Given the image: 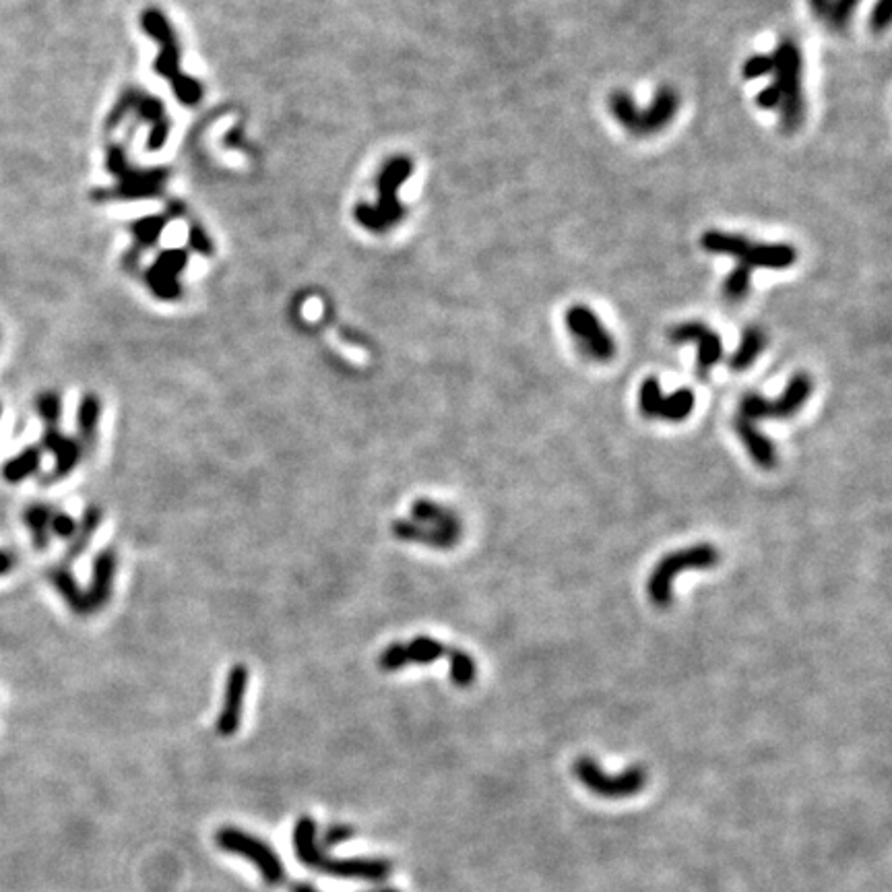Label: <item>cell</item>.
Returning <instances> with one entry per match:
<instances>
[{
    "label": "cell",
    "mask_w": 892,
    "mask_h": 892,
    "mask_svg": "<svg viewBox=\"0 0 892 892\" xmlns=\"http://www.w3.org/2000/svg\"><path fill=\"white\" fill-rule=\"evenodd\" d=\"M680 108H682L680 91L672 85L657 87L651 104L645 110L636 106L632 95L624 89H616L608 95V110L612 118L630 137L636 139H649L661 135L667 126L678 118Z\"/></svg>",
    "instance_id": "1"
},
{
    "label": "cell",
    "mask_w": 892,
    "mask_h": 892,
    "mask_svg": "<svg viewBox=\"0 0 892 892\" xmlns=\"http://www.w3.org/2000/svg\"><path fill=\"white\" fill-rule=\"evenodd\" d=\"M773 87L779 95L781 129L791 135L800 129L806 118L804 95V54L793 38H781L773 54Z\"/></svg>",
    "instance_id": "2"
},
{
    "label": "cell",
    "mask_w": 892,
    "mask_h": 892,
    "mask_svg": "<svg viewBox=\"0 0 892 892\" xmlns=\"http://www.w3.org/2000/svg\"><path fill=\"white\" fill-rule=\"evenodd\" d=\"M700 246L717 257L736 259V265L769 271H785L798 263V250L787 242H754L742 234L707 230L700 236Z\"/></svg>",
    "instance_id": "3"
},
{
    "label": "cell",
    "mask_w": 892,
    "mask_h": 892,
    "mask_svg": "<svg viewBox=\"0 0 892 892\" xmlns=\"http://www.w3.org/2000/svg\"><path fill=\"white\" fill-rule=\"evenodd\" d=\"M393 533L401 541H413L436 550H451L463 535L461 519L455 511L434 500L418 498L411 504V517L393 523Z\"/></svg>",
    "instance_id": "4"
},
{
    "label": "cell",
    "mask_w": 892,
    "mask_h": 892,
    "mask_svg": "<svg viewBox=\"0 0 892 892\" xmlns=\"http://www.w3.org/2000/svg\"><path fill=\"white\" fill-rule=\"evenodd\" d=\"M719 560H721V554L711 544H696V546H688V548L667 554L665 558H661L657 562V566L651 572L649 583H647L649 599L653 601V605H657V608H667V605L674 599L672 585L678 575H682L684 570L715 568L719 564Z\"/></svg>",
    "instance_id": "5"
},
{
    "label": "cell",
    "mask_w": 892,
    "mask_h": 892,
    "mask_svg": "<svg viewBox=\"0 0 892 892\" xmlns=\"http://www.w3.org/2000/svg\"><path fill=\"white\" fill-rule=\"evenodd\" d=\"M812 393H814V378L806 372H798L789 378L785 391L777 399H767V397L756 395V393L746 395L740 401L738 418L748 420L752 424L758 420L793 418L795 413H798L806 405V401L810 399Z\"/></svg>",
    "instance_id": "6"
},
{
    "label": "cell",
    "mask_w": 892,
    "mask_h": 892,
    "mask_svg": "<svg viewBox=\"0 0 892 892\" xmlns=\"http://www.w3.org/2000/svg\"><path fill=\"white\" fill-rule=\"evenodd\" d=\"M572 773L597 798L626 800L647 787V771L634 764L622 773H605L591 756H581L572 764Z\"/></svg>",
    "instance_id": "7"
},
{
    "label": "cell",
    "mask_w": 892,
    "mask_h": 892,
    "mask_svg": "<svg viewBox=\"0 0 892 892\" xmlns=\"http://www.w3.org/2000/svg\"><path fill=\"white\" fill-rule=\"evenodd\" d=\"M564 323L570 337L575 339L577 347L589 360L608 364L616 358L618 343L614 335L601 323L597 312H593L589 306L572 304L564 314Z\"/></svg>",
    "instance_id": "8"
},
{
    "label": "cell",
    "mask_w": 892,
    "mask_h": 892,
    "mask_svg": "<svg viewBox=\"0 0 892 892\" xmlns=\"http://www.w3.org/2000/svg\"><path fill=\"white\" fill-rule=\"evenodd\" d=\"M215 843L223 851L244 857L261 872L269 886H281L285 882V866L263 839L244 833L236 826H223L215 833Z\"/></svg>",
    "instance_id": "9"
},
{
    "label": "cell",
    "mask_w": 892,
    "mask_h": 892,
    "mask_svg": "<svg viewBox=\"0 0 892 892\" xmlns=\"http://www.w3.org/2000/svg\"><path fill=\"white\" fill-rule=\"evenodd\" d=\"M667 339L674 345H684V343L698 345V372L703 376L711 372L723 358L721 337L715 333V329L700 321H686L672 327L667 333Z\"/></svg>",
    "instance_id": "10"
},
{
    "label": "cell",
    "mask_w": 892,
    "mask_h": 892,
    "mask_svg": "<svg viewBox=\"0 0 892 892\" xmlns=\"http://www.w3.org/2000/svg\"><path fill=\"white\" fill-rule=\"evenodd\" d=\"M248 682H250V669L244 663H236L230 667L226 688H223L221 713L217 717V734L223 738L234 736L242 723Z\"/></svg>",
    "instance_id": "11"
},
{
    "label": "cell",
    "mask_w": 892,
    "mask_h": 892,
    "mask_svg": "<svg viewBox=\"0 0 892 892\" xmlns=\"http://www.w3.org/2000/svg\"><path fill=\"white\" fill-rule=\"evenodd\" d=\"M318 872H325L329 876L341 878V880H362V882H382L387 880L393 872V864L389 859H376V857H329L323 855L321 864L316 868Z\"/></svg>",
    "instance_id": "12"
},
{
    "label": "cell",
    "mask_w": 892,
    "mask_h": 892,
    "mask_svg": "<svg viewBox=\"0 0 892 892\" xmlns=\"http://www.w3.org/2000/svg\"><path fill=\"white\" fill-rule=\"evenodd\" d=\"M42 446L44 451L54 455V469L52 473L46 477L44 484H52L58 480H65L67 475H71L77 465L83 461V451L77 442V438L67 436L65 432H60V426H44V434H42Z\"/></svg>",
    "instance_id": "13"
},
{
    "label": "cell",
    "mask_w": 892,
    "mask_h": 892,
    "mask_svg": "<svg viewBox=\"0 0 892 892\" xmlns=\"http://www.w3.org/2000/svg\"><path fill=\"white\" fill-rule=\"evenodd\" d=\"M118 572V556L112 548L95 554L91 564V581L85 589L91 614L102 612L114 595V581Z\"/></svg>",
    "instance_id": "14"
},
{
    "label": "cell",
    "mask_w": 892,
    "mask_h": 892,
    "mask_svg": "<svg viewBox=\"0 0 892 892\" xmlns=\"http://www.w3.org/2000/svg\"><path fill=\"white\" fill-rule=\"evenodd\" d=\"M48 581L50 585L56 589V593L62 597V601L67 603V608L77 614V616H89V601H87V593L85 589L79 585V581L75 579L71 566L67 564H54L48 570Z\"/></svg>",
    "instance_id": "15"
},
{
    "label": "cell",
    "mask_w": 892,
    "mask_h": 892,
    "mask_svg": "<svg viewBox=\"0 0 892 892\" xmlns=\"http://www.w3.org/2000/svg\"><path fill=\"white\" fill-rule=\"evenodd\" d=\"M734 428H736L740 440L744 442V449L748 451V455H750V459L754 461L756 467H760L764 471L777 467L775 444H773L771 438H767L756 428V424L736 416Z\"/></svg>",
    "instance_id": "16"
},
{
    "label": "cell",
    "mask_w": 892,
    "mask_h": 892,
    "mask_svg": "<svg viewBox=\"0 0 892 892\" xmlns=\"http://www.w3.org/2000/svg\"><path fill=\"white\" fill-rule=\"evenodd\" d=\"M100 422H102V399L93 393L83 395L77 409V442L83 455H91L95 451Z\"/></svg>",
    "instance_id": "17"
},
{
    "label": "cell",
    "mask_w": 892,
    "mask_h": 892,
    "mask_svg": "<svg viewBox=\"0 0 892 892\" xmlns=\"http://www.w3.org/2000/svg\"><path fill=\"white\" fill-rule=\"evenodd\" d=\"M294 851H296L300 862L310 870H316L318 864H321L325 849L321 847V843H318V828L310 816H302L296 820Z\"/></svg>",
    "instance_id": "18"
},
{
    "label": "cell",
    "mask_w": 892,
    "mask_h": 892,
    "mask_svg": "<svg viewBox=\"0 0 892 892\" xmlns=\"http://www.w3.org/2000/svg\"><path fill=\"white\" fill-rule=\"evenodd\" d=\"M102 521H104L102 508H98V506H87L85 508L83 515H81V521L77 523L75 535L69 539V546L65 550V558L60 560L62 564L71 566L77 558H81L85 554V550L91 544V539L95 537V533H98V529L102 527Z\"/></svg>",
    "instance_id": "19"
},
{
    "label": "cell",
    "mask_w": 892,
    "mask_h": 892,
    "mask_svg": "<svg viewBox=\"0 0 892 892\" xmlns=\"http://www.w3.org/2000/svg\"><path fill=\"white\" fill-rule=\"evenodd\" d=\"M52 515L54 508L44 502L29 504L23 513V523L31 535V544L38 552L48 550L52 541Z\"/></svg>",
    "instance_id": "20"
},
{
    "label": "cell",
    "mask_w": 892,
    "mask_h": 892,
    "mask_svg": "<svg viewBox=\"0 0 892 892\" xmlns=\"http://www.w3.org/2000/svg\"><path fill=\"white\" fill-rule=\"evenodd\" d=\"M767 341H769V337H767V333H764V329H760L756 325L746 327L742 331L738 349L729 358L731 370H736V372L748 370L760 358V354L764 352V347H767Z\"/></svg>",
    "instance_id": "21"
},
{
    "label": "cell",
    "mask_w": 892,
    "mask_h": 892,
    "mask_svg": "<svg viewBox=\"0 0 892 892\" xmlns=\"http://www.w3.org/2000/svg\"><path fill=\"white\" fill-rule=\"evenodd\" d=\"M40 467H42V449L40 446L29 444L21 453L11 457L3 465V477L9 484H21L27 480V477L36 475L40 471Z\"/></svg>",
    "instance_id": "22"
},
{
    "label": "cell",
    "mask_w": 892,
    "mask_h": 892,
    "mask_svg": "<svg viewBox=\"0 0 892 892\" xmlns=\"http://www.w3.org/2000/svg\"><path fill=\"white\" fill-rule=\"evenodd\" d=\"M696 405V397L690 389H678L672 395H663L655 420L665 422H684Z\"/></svg>",
    "instance_id": "23"
},
{
    "label": "cell",
    "mask_w": 892,
    "mask_h": 892,
    "mask_svg": "<svg viewBox=\"0 0 892 892\" xmlns=\"http://www.w3.org/2000/svg\"><path fill=\"white\" fill-rule=\"evenodd\" d=\"M451 647H446L442 641L432 639V636H416L409 643H405V655H407V665H430L434 661H438L440 657L449 655Z\"/></svg>",
    "instance_id": "24"
},
{
    "label": "cell",
    "mask_w": 892,
    "mask_h": 892,
    "mask_svg": "<svg viewBox=\"0 0 892 892\" xmlns=\"http://www.w3.org/2000/svg\"><path fill=\"white\" fill-rule=\"evenodd\" d=\"M752 290V271L748 267L736 265L729 271V275L723 281V298L727 302H744Z\"/></svg>",
    "instance_id": "25"
},
{
    "label": "cell",
    "mask_w": 892,
    "mask_h": 892,
    "mask_svg": "<svg viewBox=\"0 0 892 892\" xmlns=\"http://www.w3.org/2000/svg\"><path fill=\"white\" fill-rule=\"evenodd\" d=\"M446 657H449L451 682L459 688H469L477 676V665L473 657L463 649H451Z\"/></svg>",
    "instance_id": "26"
},
{
    "label": "cell",
    "mask_w": 892,
    "mask_h": 892,
    "mask_svg": "<svg viewBox=\"0 0 892 892\" xmlns=\"http://www.w3.org/2000/svg\"><path fill=\"white\" fill-rule=\"evenodd\" d=\"M663 389L659 385V380L655 376H649L643 380V385L639 389V409L645 418L655 420L659 403L663 399Z\"/></svg>",
    "instance_id": "27"
},
{
    "label": "cell",
    "mask_w": 892,
    "mask_h": 892,
    "mask_svg": "<svg viewBox=\"0 0 892 892\" xmlns=\"http://www.w3.org/2000/svg\"><path fill=\"white\" fill-rule=\"evenodd\" d=\"M859 3H862V0H831V9H828L824 23L835 31H845L849 27Z\"/></svg>",
    "instance_id": "28"
},
{
    "label": "cell",
    "mask_w": 892,
    "mask_h": 892,
    "mask_svg": "<svg viewBox=\"0 0 892 892\" xmlns=\"http://www.w3.org/2000/svg\"><path fill=\"white\" fill-rule=\"evenodd\" d=\"M36 407H38V416L42 418L44 426H54L60 424V416H62V403H60V395L50 391V393H42L36 399Z\"/></svg>",
    "instance_id": "29"
},
{
    "label": "cell",
    "mask_w": 892,
    "mask_h": 892,
    "mask_svg": "<svg viewBox=\"0 0 892 892\" xmlns=\"http://www.w3.org/2000/svg\"><path fill=\"white\" fill-rule=\"evenodd\" d=\"M378 667H380L385 674H395V672H401L403 667H407L405 643H391L385 651L380 653V657H378Z\"/></svg>",
    "instance_id": "30"
},
{
    "label": "cell",
    "mask_w": 892,
    "mask_h": 892,
    "mask_svg": "<svg viewBox=\"0 0 892 892\" xmlns=\"http://www.w3.org/2000/svg\"><path fill=\"white\" fill-rule=\"evenodd\" d=\"M771 71H773V60H771V56H767V54H754V56H750V58L744 62V67H742V75H744L748 81H752V79H760V77H767V75H771Z\"/></svg>",
    "instance_id": "31"
},
{
    "label": "cell",
    "mask_w": 892,
    "mask_h": 892,
    "mask_svg": "<svg viewBox=\"0 0 892 892\" xmlns=\"http://www.w3.org/2000/svg\"><path fill=\"white\" fill-rule=\"evenodd\" d=\"M356 835V831H354V826H349V824H333V826H329L327 831H325V835H323V849H331V847H337V845H341V843H345V841H349Z\"/></svg>",
    "instance_id": "32"
},
{
    "label": "cell",
    "mask_w": 892,
    "mask_h": 892,
    "mask_svg": "<svg viewBox=\"0 0 892 892\" xmlns=\"http://www.w3.org/2000/svg\"><path fill=\"white\" fill-rule=\"evenodd\" d=\"M75 531H77V521L71 515L62 513V511H54V515H52V535L69 541L75 535Z\"/></svg>",
    "instance_id": "33"
},
{
    "label": "cell",
    "mask_w": 892,
    "mask_h": 892,
    "mask_svg": "<svg viewBox=\"0 0 892 892\" xmlns=\"http://www.w3.org/2000/svg\"><path fill=\"white\" fill-rule=\"evenodd\" d=\"M892 19V9H890V0H878L872 9V17H870V27L874 31H884L890 25Z\"/></svg>",
    "instance_id": "34"
},
{
    "label": "cell",
    "mask_w": 892,
    "mask_h": 892,
    "mask_svg": "<svg viewBox=\"0 0 892 892\" xmlns=\"http://www.w3.org/2000/svg\"><path fill=\"white\" fill-rule=\"evenodd\" d=\"M756 106L762 108V110H777V106H779V95H777V91H775L773 85L764 87V89H760V91L756 93Z\"/></svg>",
    "instance_id": "35"
},
{
    "label": "cell",
    "mask_w": 892,
    "mask_h": 892,
    "mask_svg": "<svg viewBox=\"0 0 892 892\" xmlns=\"http://www.w3.org/2000/svg\"><path fill=\"white\" fill-rule=\"evenodd\" d=\"M808 5H810V9H812V13H814L820 21H824L826 15H828V9H831V0H808Z\"/></svg>",
    "instance_id": "36"
},
{
    "label": "cell",
    "mask_w": 892,
    "mask_h": 892,
    "mask_svg": "<svg viewBox=\"0 0 892 892\" xmlns=\"http://www.w3.org/2000/svg\"><path fill=\"white\" fill-rule=\"evenodd\" d=\"M15 556L11 554V552H7V550H0V577H5V575H9V572L15 568Z\"/></svg>",
    "instance_id": "37"
},
{
    "label": "cell",
    "mask_w": 892,
    "mask_h": 892,
    "mask_svg": "<svg viewBox=\"0 0 892 892\" xmlns=\"http://www.w3.org/2000/svg\"><path fill=\"white\" fill-rule=\"evenodd\" d=\"M290 892H318L314 886H310V884H306V882H298V884H294L292 886V890Z\"/></svg>",
    "instance_id": "38"
},
{
    "label": "cell",
    "mask_w": 892,
    "mask_h": 892,
    "mask_svg": "<svg viewBox=\"0 0 892 892\" xmlns=\"http://www.w3.org/2000/svg\"><path fill=\"white\" fill-rule=\"evenodd\" d=\"M370 892H401L397 888H378V890H370Z\"/></svg>",
    "instance_id": "39"
},
{
    "label": "cell",
    "mask_w": 892,
    "mask_h": 892,
    "mask_svg": "<svg viewBox=\"0 0 892 892\" xmlns=\"http://www.w3.org/2000/svg\"><path fill=\"white\" fill-rule=\"evenodd\" d=\"M0 418H3V407H0Z\"/></svg>",
    "instance_id": "40"
}]
</instances>
